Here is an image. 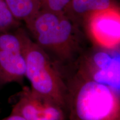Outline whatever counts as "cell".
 Here are the masks:
<instances>
[{
    "mask_svg": "<svg viewBox=\"0 0 120 120\" xmlns=\"http://www.w3.org/2000/svg\"><path fill=\"white\" fill-rule=\"evenodd\" d=\"M66 109L72 120H119L120 94L73 72L66 77Z\"/></svg>",
    "mask_w": 120,
    "mask_h": 120,
    "instance_id": "cell-2",
    "label": "cell"
},
{
    "mask_svg": "<svg viewBox=\"0 0 120 120\" xmlns=\"http://www.w3.org/2000/svg\"><path fill=\"white\" fill-rule=\"evenodd\" d=\"M17 96L12 112L19 114L26 120H64L65 109L33 92L28 87L24 86Z\"/></svg>",
    "mask_w": 120,
    "mask_h": 120,
    "instance_id": "cell-6",
    "label": "cell"
},
{
    "mask_svg": "<svg viewBox=\"0 0 120 120\" xmlns=\"http://www.w3.org/2000/svg\"><path fill=\"white\" fill-rule=\"evenodd\" d=\"M0 50L22 53V41L16 30L0 32Z\"/></svg>",
    "mask_w": 120,
    "mask_h": 120,
    "instance_id": "cell-11",
    "label": "cell"
},
{
    "mask_svg": "<svg viewBox=\"0 0 120 120\" xmlns=\"http://www.w3.org/2000/svg\"><path fill=\"white\" fill-rule=\"evenodd\" d=\"M118 7L115 0H71L64 13L80 27L93 13Z\"/></svg>",
    "mask_w": 120,
    "mask_h": 120,
    "instance_id": "cell-7",
    "label": "cell"
},
{
    "mask_svg": "<svg viewBox=\"0 0 120 120\" xmlns=\"http://www.w3.org/2000/svg\"><path fill=\"white\" fill-rule=\"evenodd\" d=\"M13 16L26 24L41 10V0H4Z\"/></svg>",
    "mask_w": 120,
    "mask_h": 120,
    "instance_id": "cell-9",
    "label": "cell"
},
{
    "mask_svg": "<svg viewBox=\"0 0 120 120\" xmlns=\"http://www.w3.org/2000/svg\"><path fill=\"white\" fill-rule=\"evenodd\" d=\"M71 0H41V10L54 12H64Z\"/></svg>",
    "mask_w": 120,
    "mask_h": 120,
    "instance_id": "cell-12",
    "label": "cell"
},
{
    "mask_svg": "<svg viewBox=\"0 0 120 120\" xmlns=\"http://www.w3.org/2000/svg\"><path fill=\"white\" fill-rule=\"evenodd\" d=\"M4 120H26L19 114L12 112L11 115Z\"/></svg>",
    "mask_w": 120,
    "mask_h": 120,
    "instance_id": "cell-13",
    "label": "cell"
},
{
    "mask_svg": "<svg viewBox=\"0 0 120 120\" xmlns=\"http://www.w3.org/2000/svg\"><path fill=\"white\" fill-rule=\"evenodd\" d=\"M82 26L94 46L109 50L120 49L119 7L93 13L84 21Z\"/></svg>",
    "mask_w": 120,
    "mask_h": 120,
    "instance_id": "cell-5",
    "label": "cell"
},
{
    "mask_svg": "<svg viewBox=\"0 0 120 120\" xmlns=\"http://www.w3.org/2000/svg\"></svg>",
    "mask_w": 120,
    "mask_h": 120,
    "instance_id": "cell-14",
    "label": "cell"
},
{
    "mask_svg": "<svg viewBox=\"0 0 120 120\" xmlns=\"http://www.w3.org/2000/svg\"><path fill=\"white\" fill-rule=\"evenodd\" d=\"M22 43L26 77L31 90L66 109L67 87L65 77L49 55L21 26L16 30Z\"/></svg>",
    "mask_w": 120,
    "mask_h": 120,
    "instance_id": "cell-3",
    "label": "cell"
},
{
    "mask_svg": "<svg viewBox=\"0 0 120 120\" xmlns=\"http://www.w3.org/2000/svg\"><path fill=\"white\" fill-rule=\"evenodd\" d=\"M34 42L41 47L64 76L74 71L86 49L80 27L64 12L41 10L25 24Z\"/></svg>",
    "mask_w": 120,
    "mask_h": 120,
    "instance_id": "cell-1",
    "label": "cell"
},
{
    "mask_svg": "<svg viewBox=\"0 0 120 120\" xmlns=\"http://www.w3.org/2000/svg\"><path fill=\"white\" fill-rule=\"evenodd\" d=\"M73 72L120 92V49L109 50L95 46L86 49L79 56Z\"/></svg>",
    "mask_w": 120,
    "mask_h": 120,
    "instance_id": "cell-4",
    "label": "cell"
},
{
    "mask_svg": "<svg viewBox=\"0 0 120 120\" xmlns=\"http://www.w3.org/2000/svg\"><path fill=\"white\" fill-rule=\"evenodd\" d=\"M26 77V62L21 53L0 50V86L17 82Z\"/></svg>",
    "mask_w": 120,
    "mask_h": 120,
    "instance_id": "cell-8",
    "label": "cell"
},
{
    "mask_svg": "<svg viewBox=\"0 0 120 120\" xmlns=\"http://www.w3.org/2000/svg\"><path fill=\"white\" fill-rule=\"evenodd\" d=\"M21 26V22L15 18L4 0H0V32L13 31Z\"/></svg>",
    "mask_w": 120,
    "mask_h": 120,
    "instance_id": "cell-10",
    "label": "cell"
}]
</instances>
